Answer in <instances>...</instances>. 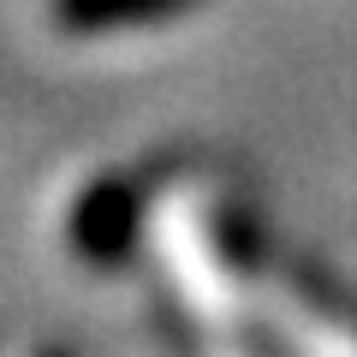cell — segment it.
Wrapping results in <instances>:
<instances>
[{"label": "cell", "instance_id": "6da1fadb", "mask_svg": "<svg viewBox=\"0 0 357 357\" xmlns=\"http://www.w3.org/2000/svg\"><path fill=\"white\" fill-rule=\"evenodd\" d=\"M191 0H54L66 30H114V24H131V18H167Z\"/></svg>", "mask_w": 357, "mask_h": 357}]
</instances>
